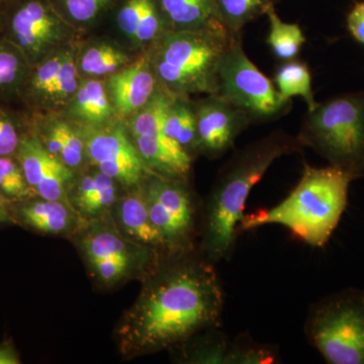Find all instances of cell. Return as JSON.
Masks as SVG:
<instances>
[{
	"label": "cell",
	"instance_id": "cell-1",
	"mask_svg": "<svg viewBox=\"0 0 364 364\" xmlns=\"http://www.w3.org/2000/svg\"><path fill=\"white\" fill-rule=\"evenodd\" d=\"M225 296L215 264L195 250L168 254L151 269L117 329L124 354L170 349L196 333L221 327Z\"/></svg>",
	"mask_w": 364,
	"mask_h": 364
},
{
	"label": "cell",
	"instance_id": "cell-2",
	"mask_svg": "<svg viewBox=\"0 0 364 364\" xmlns=\"http://www.w3.org/2000/svg\"><path fill=\"white\" fill-rule=\"evenodd\" d=\"M303 149L296 136L277 130L237 150L228 160L220 170L203 214L200 252L207 259L214 264L231 260L251 191L277 159Z\"/></svg>",
	"mask_w": 364,
	"mask_h": 364
},
{
	"label": "cell",
	"instance_id": "cell-3",
	"mask_svg": "<svg viewBox=\"0 0 364 364\" xmlns=\"http://www.w3.org/2000/svg\"><path fill=\"white\" fill-rule=\"evenodd\" d=\"M353 181L351 174L338 167L317 168L305 163L301 179L289 195L274 207L244 215L239 234L279 225L311 247H324L346 210Z\"/></svg>",
	"mask_w": 364,
	"mask_h": 364
},
{
	"label": "cell",
	"instance_id": "cell-4",
	"mask_svg": "<svg viewBox=\"0 0 364 364\" xmlns=\"http://www.w3.org/2000/svg\"><path fill=\"white\" fill-rule=\"evenodd\" d=\"M235 37L225 26L168 31L148 50L158 83L172 95H217L219 66Z\"/></svg>",
	"mask_w": 364,
	"mask_h": 364
},
{
	"label": "cell",
	"instance_id": "cell-5",
	"mask_svg": "<svg viewBox=\"0 0 364 364\" xmlns=\"http://www.w3.org/2000/svg\"><path fill=\"white\" fill-rule=\"evenodd\" d=\"M296 138L329 165L355 179L364 176V90L318 102L306 112Z\"/></svg>",
	"mask_w": 364,
	"mask_h": 364
},
{
	"label": "cell",
	"instance_id": "cell-6",
	"mask_svg": "<svg viewBox=\"0 0 364 364\" xmlns=\"http://www.w3.org/2000/svg\"><path fill=\"white\" fill-rule=\"evenodd\" d=\"M309 343L329 364H364V289L347 287L312 304Z\"/></svg>",
	"mask_w": 364,
	"mask_h": 364
},
{
	"label": "cell",
	"instance_id": "cell-7",
	"mask_svg": "<svg viewBox=\"0 0 364 364\" xmlns=\"http://www.w3.org/2000/svg\"><path fill=\"white\" fill-rule=\"evenodd\" d=\"M217 95L241 109L251 124L275 121L293 107V100H284L273 81L249 59L242 38H234L223 54Z\"/></svg>",
	"mask_w": 364,
	"mask_h": 364
},
{
	"label": "cell",
	"instance_id": "cell-8",
	"mask_svg": "<svg viewBox=\"0 0 364 364\" xmlns=\"http://www.w3.org/2000/svg\"><path fill=\"white\" fill-rule=\"evenodd\" d=\"M2 11L4 37L20 48L32 67L80 41L81 33L51 0H11L2 6Z\"/></svg>",
	"mask_w": 364,
	"mask_h": 364
},
{
	"label": "cell",
	"instance_id": "cell-9",
	"mask_svg": "<svg viewBox=\"0 0 364 364\" xmlns=\"http://www.w3.org/2000/svg\"><path fill=\"white\" fill-rule=\"evenodd\" d=\"M188 181L152 172L142 183L151 220L168 254L196 249L198 210Z\"/></svg>",
	"mask_w": 364,
	"mask_h": 364
},
{
	"label": "cell",
	"instance_id": "cell-10",
	"mask_svg": "<svg viewBox=\"0 0 364 364\" xmlns=\"http://www.w3.org/2000/svg\"><path fill=\"white\" fill-rule=\"evenodd\" d=\"M171 93L158 88L154 97L133 116L124 119L132 140L148 168L176 179H188L193 157L164 133V119Z\"/></svg>",
	"mask_w": 364,
	"mask_h": 364
},
{
	"label": "cell",
	"instance_id": "cell-11",
	"mask_svg": "<svg viewBox=\"0 0 364 364\" xmlns=\"http://www.w3.org/2000/svg\"><path fill=\"white\" fill-rule=\"evenodd\" d=\"M81 130L85 136L87 161L119 182L124 188L141 186L152 173L139 154L123 119L100 128Z\"/></svg>",
	"mask_w": 364,
	"mask_h": 364
},
{
	"label": "cell",
	"instance_id": "cell-12",
	"mask_svg": "<svg viewBox=\"0 0 364 364\" xmlns=\"http://www.w3.org/2000/svg\"><path fill=\"white\" fill-rule=\"evenodd\" d=\"M78 42L32 67L21 95L33 109L42 114L61 112L70 102L83 80L76 64Z\"/></svg>",
	"mask_w": 364,
	"mask_h": 364
},
{
	"label": "cell",
	"instance_id": "cell-13",
	"mask_svg": "<svg viewBox=\"0 0 364 364\" xmlns=\"http://www.w3.org/2000/svg\"><path fill=\"white\" fill-rule=\"evenodd\" d=\"M200 154L217 159L233 148L235 141L251 124L248 117L219 95L193 102Z\"/></svg>",
	"mask_w": 364,
	"mask_h": 364
},
{
	"label": "cell",
	"instance_id": "cell-14",
	"mask_svg": "<svg viewBox=\"0 0 364 364\" xmlns=\"http://www.w3.org/2000/svg\"><path fill=\"white\" fill-rule=\"evenodd\" d=\"M16 155L26 182L36 195L45 200L68 203L75 171L54 156L37 136L21 138Z\"/></svg>",
	"mask_w": 364,
	"mask_h": 364
},
{
	"label": "cell",
	"instance_id": "cell-15",
	"mask_svg": "<svg viewBox=\"0 0 364 364\" xmlns=\"http://www.w3.org/2000/svg\"><path fill=\"white\" fill-rule=\"evenodd\" d=\"M105 80L112 107L123 121L145 107L160 86L147 51Z\"/></svg>",
	"mask_w": 364,
	"mask_h": 364
},
{
	"label": "cell",
	"instance_id": "cell-16",
	"mask_svg": "<svg viewBox=\"0 0 364 364\" xmlns=\"http://www.w3.org/2000/svg\"><path fill=\"white\" fill-rule=\"evenodd\" d=\"M112 16L132 49L148 51L170 30L160 0H119Z\"/></svg>",
	"mask_w": 364,
	"mask_h": 364
},
{
	"label": "cell",
	"instance_id": "cell-17",
	"mask_svg": "<svg viewBox=\"0 0 364 364\" xmlns=\"http://www.w3.org/2000/svg\"><path fill=\"white\" fill-rule=\"evenodd\" d=\"M35 128L33 135L73 171L80 170L87 161L82 130L61 112L39 114L35 121Z\"/></svg>",
	"mask_w": 364,
	"mask_h": 364
},
{
	"label": "cell",
	"instance_id": "cell-18",
	"mask_svg": "<svg viewBox=\"0 0 364 364\" xmlns=\"http://www.w3.org/2000/svg\"><path fill=\"white\" fill-rule=\"evenodd\" d=\"M81 250L88 263L100 259H126L133 262H160L167 254L139 245L121 233L117 227L97 225L91 227L82 237Z\"/></svg>",
	"mask_w": 364,
	"mask_h": 364
},
{
	"label": "cell",
	"instance_id": "cell-19",
	"mask_svg": "<svg viewBox=\"0 0 364 364\" xmlns=\"http://www.w3.org/2000/svg\"><path fill=\"white\" fill-rule=\"evenodd\" d=\"M128 191L114 205L117 229L139 245L168 254L161 234L151 220L142 184Z\"/></svg>",
	"mask_w": 364,
	"mask_h": 364
},
{
	"label": "cell",
	"instance_id": "cell-20",
	"mask_svg": "<svg viewBox=\"0 0 364 364\" xmlns=\"http://www.w3.org/2000/svg\"><path fill=\"white\" fill-rule=\"evenodd\" d=\"M121 184L97 168L76 177L68 203L78 215L97 220L104 217L119 200Z\"/></svg>",
	"mask_w": 364,
	"mask_h": 364
},
{
	"label": "cell",
	"instance_id": "cell-21",
	"mask_svg": "<svg viewBox=\"0 0 364 364\" xmlns=\"http://www.w3.org/2000/svg\"><path fill=\"white\" fill-rule=\"evenodd\" d=\"M61 114L81 128H100L119 119L107 93L105 79L83 78Z\"/></svg>",
	"mask_w": 364,
	"mask_h": 364
},
{
	"label": "cell",
	"instance_id": "cell-22",
	"mask_svg": "<svg viewBox=\"0 0 364 364\" xmlns=\"http://www.w3.org/2000/svg\"><path fill=\"white\" fill-rule=\"evenodd\" d=\"M107 39L79 41L76 64L82 78L105 79L138 58L141 53Z\"/></svg>",
	"mask_w": 364,
	"mask_h": 364
},
{
	"label": "cell",
	"instance_id": "cell-23",
	"mask_svg": "<svg viewBox=\"0 0 364 364\" xmlns=\"http://www.w3.org/2000/svg\"><path fill=\"white\" fill-rule=\"evenodd\" d=\"M77 213L61 200H30L21 205L18 210L21 221L36 231L45 234H65L76 226Z\"/></svg>",
	"mask_w": 364,
	"mask_h": 364
},
{
	"label": "cell",
	"instance_id": "cell-24",
	"mask_svg": "<svg viewBox=\"0 0 364 364\" xmlns=\"http://www.w3.org/2000/svg\"><path fill=\"white\" fill-rule=\"evenodd\" d=\"M171 31H203L224 26L215 0H160Z\"/></svg>",
	"mask_w": 364,
	"mask_h": 364
},
{
	"label": "cell",
	"instance_id": "cell-25",
	"mask_svg": "<svg viewBox=\"0 0 364 364\" xmlns=\"http://www.w3.org/2000/svg\"><path fill=\"white\" fill-rule=\"evenodd\" d=\"M231 339L221 327L203 330L170 348L188 363L225 364Z\"/></svg>",
	"mask_w": 364,
	"mask_h": 364
},
{
	"label": "cell",
	"instance_id": "cell-26",
	"mask_svg": "<svg viewBox=\"0 0 364 364\" xmlns=\"http://www.w3.org/2000/svg\"><path fill=\"white\" fill-rule=\"evenodd\" d=\"M164 133L176 141L189 155L200 154L196 131L195 104L191 97L172 95L164 119Z\"/></svg>",
	"mask_w": 364,
	"mask_h": 364
},
{
	"label": "cell",
	"instance_id": "cell-27",
	"mask_svg": "<svg viewBox=\"0 0 364 364\" xmlns=\"http://www.w3.org/2000/svg\"><path fill=\"white\" fill-rule=\"evenodd\" d=\"M280 0H215L217 16L228 32L242 38V31L248 23L267 16Z\"/></svg>",
	"mask_w": 364,
	"mask_h": 364
},
{
	"label": "cell",
	"instance_id": "cell-28",
	"mask_svg": "<svg viewBox=\"0 0 364 364\" xmlns=\"http://www.w3.org/2000/svg\"><path fill=\"white\" fill-rule=\"evenodd\" d=\"M273 83L284 100L301 97L311 111L317 105L312 86V74L305 62L298 59L282 62L275 71Z\"/></svg>",
	"mask_w": 364,
	"mask_h": 364
},
{
	"label": "cell",
	"instance_id": "cell-29",
	"mask_svg": "<svg viewBox=\"0 0 364 364\" xmlns=\"http://www.w3.org/2000/svg\"><path fill=\"white\" fill-rule=\"evenodd\" d=\"M32 65L18 46L0 36V97L21 93Z\"/></svg>",
	"mask_w": 364,
	"mask_h": 364
},
{
	"label": "cell",
	"instance_id": "cell-30",
	"mask_svg": "<svg viewBox=\"0 0 364 364\" xmlns=\"http://www.w3.org/2000/svg\"><path fill=\"white\" fill-rule=\"evenodd\" d=\"M269 32L267 42L272 52L279 61L287 62L298 59L306 37L298 23H286L280 18L275 7L267 11Z\"/></svg>",
	"mask_w": 364,
	"mask_h": 364
},
{
	"label": "cell",
	"instance_id": "cell-31",
	"mask_svg": "<svg viewBox=\"0 0 364 364\" xmlns=\"http://www.w3.org/2000/svg\"><path fill=\"white\" fill-rule=\"evenodd\" d=\"M60 14L83 33L111 14L119 0H51Z\"/></svg>",
	"mask_w": 364,
	"mask_h": 364
},
{
	"label": "cell",
	"instance_id": "cell-32",
	"mask_svg": "<svg viewBox=\"0 0 364 364\" xmlns=\"http://www.w3.org/2000/svg\"><path fill=\"white\" fill-rule=\"evenodd\" d=\"M282 363L277 345L261 343L245 331L237 335L230 343L225 364Z\"/></svg>",
	"mask_w": 364,
	"mask_h": 364
},
{
	"label": "cell",
	"instance_id": "cell-33",
	"mask_svg": "<svg viewBox=\"0 0 364 364\" xmlns=\"http://www.w3.org/2000/svg\"><path fill=\"white\" fill-rule=\"evenodd\" d=\"M0 191L9 200H23L33 195L20 163L0 157Z\"/></svg>",
	"mask_w": 364,
	"mask_h": 364
},
{
	"label": "cell",
	"instance_id": "cell-34",
	"mask_svg": "<svg viewBox=\"0 0 364 364\" xmlns=\"http://www.w3.org/2000/svg\"><path fill=\"white\" fill-rule=\"evenodd\" d=\"M95 277L107 286L126 279L135 267V262L126 259H100L90 263Z\"/></svg>",
	"mask_w": 364,
	"mask_h": 364
},
{
	"label": "cell",
	"instance_id": "cell-35",
	"mask_svg": "<svg viewBox=\"0 0 364 364\" xmlns=\"http://www.w3.org/2000/svg\"><path fill=\"white\" fill-rule=\"evenodd\" d=\"M21 141L16 124L11 117L0 112V157L16 154Z\"/></svg>",
	"mask_w": 364,
	"mask_h": 364
},
{
	"label": "cell",
	"instance_id": "cell-36",
	"mask_svg": "<svg viewBox=\"0 0 364 364\" xmlns=\"http://www.w3.org/2000/svg\"><path fill=\"white\" fill-rule=\"evenodd\" d=\"M346 26L351 37L364 46V0L354 2L347 14Z\"/></svg>",
	"mask_w": 364,
	"mask_h": 364
},
{
	"label": "cell",
	"instance_id": "cell-37",
	"mask_svg": "<svg viewBox=\"0 0 364 364\" xmlns=\"http://www.w3.org/2000/svg\"><path fill=\"white\" fill-rule=\"evenodd\" d=\"M18 363H21L20 356L13 345L7 342L0 345V364Z\"/></svg>",
	"mask_w": 364,
	"mask_h": 364
},
{
	"label": "cell",
	"instance_id": "cell-38",
	"mask_svg": "<svg viewBox=\"0 0 364 364\" xmlns=\"http://www.w3.org/2000/svg\"><path fill=\"white\" fill-rule=\"evenodd\" d=\"M7 198L0 191V224L13 222L9 208H7Z\"/></svg>",
	"mask_w": 364,
	"mask_h": 364
},
{
	"label": "cell",
	"instance_id": "cell-39",
	"mask_svg": "<svg viewBox=\"0 0 364 364\" xmlns=\"http://www.w3.org/2000/svg\"><path fill=\"white\" fill-rule=\"evenodd\" d=\"M2 28H4V11H2V6H0V33H2Z\"/></svg>",
	"mask_w": 364,
	"mask_h": 364
},
{
	"label": "cell",
	"instance_id": "cell-40",
	"mask_svg": "<svg viewBox=\"0 0 364 364\" xmlns=\"http://www.w3.org/2000/svg\"><path fill=\"white\" fill-rule=\"evenodd\" d=\"M11 1V0H0V6H4V4H6L7 2Z\"/></svg>",
	"mask_w": 364,
	"mask_h": 364
}]
</instances>
